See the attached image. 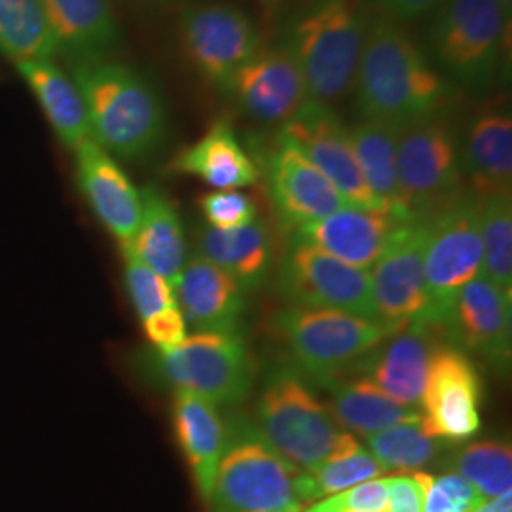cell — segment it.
<instances>
[{"label":"cell","mask_w":512,"mask_h":512,"mask_svg":"<svg viewBox=\"0 0 512 512\" xmlns=\"http://www.w3.org/2000/svg\"><path fill=\"white\" fill-rule=\"evenodd\" d=\"M353 88L365 120L397 128L439 114L450 95V84L431 65L420 44L399 21L385 14H378L368 25Z\"/></svg>","instance_id":"6da1fadb"},{"label":"cell","mask_w":512,"mask_h":512,"mask_svg":"<svg viewBox=\"0 0 512 512\" xmlns=\"http://www.w3.org/2000/svg\"><path fill=\"white\" fill-rule=\"evenodd\" d=\"M73 82L82 95L93 143L122 160H139L164 141V101L143 74L105 57L76 59Z\"/></svg>","instance_id":"7a4b0ae2"},{"label":"cell","mask_w":512,"mask_h":512,"mask_svg":"<svg viewBox=\"0 0 512 512\" xmlns=\"http://www.w3.org/2000/svg\"><path fill=\"white\" fill-rule=\"evenodd\" d=\"M368 31L365 0H313L285 42L304 76L311 101L346 97L357 78Z\"/></svg>","instance_id":"3957f363"},{"label":"cell","mask_w":512,"mask_h":512,"mask_svg":"<svg viewBox=\"0 0 512 512\" xmlns=\"http://www.w3.org/2000/svg\"><path fill=\"white\" fill-rule=\"evenodd\" d=\"M256 433L277 456L296 469L311 473L330 458L359 442L342 433L308 385L291 370H277L258 401Z\"/></svg>","instance_id":"277c9868"},{"label":"cell","mask_w":512,"mask_h":512,"mask_svg":"<svg viewBox=\"0 0 512 512\" xmlns=\"http://www.w3.org/2000/svg\"><path fill=\"white\" fill-rule=\"evenodd\" d=\"M427 50L444 73L482 92L511 50V19L497 0H446L429 25Z\"/></svg>","instance_id":"5b68a950"},{"label":"cell","mask_w":512,"mask_h":512,"mask_svg":"<svg viewBox=\"0 0 512 512\" xmlns=\"http://www.w3.org/2000/svg\"><path fill=\"white\" fill-rule=\"evenodd\" d=\"M315 499L310 475L277 456L249 427L226 446L209 501L217 512H262L304 509Z\"/></svg>","instance_id":"8992f818"},{"label":"cell","mask_w":512,"mask_h":512,"mask_svg":"<svg viewBox=\"0 0 512 512\" xmlns=\"http://www.w3.org/2000/svg\"><path fill=\"white\" fill-rule=\"evenodd\" d=\"M275 327L296 365L327 384L353 370L372 349L403 327L323 308H287Z\"/></svg>","instance_id":"52a82bcc"},{"label":"cell","mask_w":512,"mask_h":512,"mask_svg":"<svg viewBox=\"0 0 512 512\" xmlns=\"http://www.w3.org/2000/svg\"><path fill=\"white\" fill-rule=\"evenodd\" d=\"M148 372L175 387L213 404H236L247 397L255 365L238 334L196 332L175 348L156 349L148 355Z\"/></svg>","instance_id":"ba28073f"},{"label":"cell","mask_w":512,"mask_h":512,"mask_svg":"<svg viewBox=\"0 0 512 512\" xmlns=\"http://www.w3.org/2000/svg\"><path fill=\"white\" fill-rule=\"evenodd\" d=\"M482 272L480 200L448 203L427 217L425 285L429 325L444 329L459 291Z\"/></svg>","instance_id":"9c48e42d"},{"label":"cell","mask_w":512,"mask_h":512,"mask_svg":"<svg viewBox=\"0 0 512 512\" xmlns=\"http://www.w3.org/2000/svg\"><path fill=\"white\" fill-rule=\"evenodd\" d=\"M277 289L296 308L344 311L380 321L370 272L346 264L298 236H293L281 260Z\"/></svg>","instance_id":"30bf717a"},{"label":"cell","mask_w":512,"mask_h":512,"mask_svg":"<svg viewBox=\"0 0 512 512\" xmlns=\"http://www.w3.org/2000/svg\"><path fill=\"white\" fill-rule=\"evenodd\" d=\"M397 167L404 205L412 215L448 205L461 183V150L444 114L406 124L399 131Z\"/></svg>","instance_id":"8fae6325"},{"label":"cell","mask_w":512,"mask_h":512,"mask_svg":"<svg viewBox=\"0 0 512 512\" xmlns=\"http://www.w3.org/2000/svg\"><path fill=\"white\" fill-rule=\"evenodd\" d=\"M184 52L203 78L226 93L239 69L262 48L253 21L232 4L192 2L181 14Z\"/></svg>","instance_id":"7c38bea8"},{"label":"cell","mask_w":512,"mask_h":512,"mask_svg":"<svg viewBox=\"0 0 512 512\" xmlns=\"http://www.w3.org/2000/svg\"><path fill=\"white\" fill-rule=\"evenodd\" d=\"M277 139L306 156L334 184L348 205L365 209L380 207L361 173L349 129L330 105L308 99L306 105L281 126Z\"/></svg>","instance_id":"4fadbf2b"},{"label":"cell","mask_w":512,"mask_h":512,"mask_svg":"<svg viewBox=\"0 0 512 512\" xmlns=\"http://www.w3.org/2000/svg\"><path fill=\"white\" fill-rule=\"evenodd\" d=\"M427 217L404 224L382 258L372 266V291L378 319L393 327L429 321L425 285Z\"/></svg>","instance_id":"5bb4252c"},{"label":"cell","mask_w":512,"mask_h":512,"mask_svg":"<svg viewBox=\"0 0 512 512\" xmlns=\"http://www.w3.org/2000/svg\"><path fill=\"white\" fill-rule=\"evenodd\" d=\"M480 378L459 349L435 351L421 395V425L442 442L471 439L480 429Z\"/></svg>","instance_id":"9a60e30c"},{"label":"cell","mask_w":512,"mask_h":512,"mask_svg":"<svg viewBox=\"0 0 512 512\" xmlns=\"http://www.w3.org/2000/svg\"><path fill=\"white\" fill-rule=\"evenodd\" d=\"M226 93L243 114L268 126L287 124L310 99L287 44L260 48L239 69Z\"/></svg>","instance_id":"2e32d148"},{"label":"cell","mask_w":512,"mask_h":512,"mask_svg":"<svg viewBox=\"0 0 512 512\" xmlns=\"http://www.w3.org/2000/svg\"><path fill=\"white\" fill-rule=\"evenodd\" d=\"M416 215H404L380 207L344 205L325 219L315 220L294 230V236L310 241L321 251L344 260L361 270H370Z\"/></svg>","instance_id":"e0dca14e"},{"label":"cell","mask_w":512,"mask_h":512,"mask_svg":"<svg viewBox=\"0 0 512 512\" xmlns=\"http://www.w3.org/2000/svg\"><path fill=\"white\" fill-rule=\"evenodd\" d=\"M264 173L275 213L287 228L296 230L348 205L306 156L279 139L264 156Z\"/></svg>","instance_id":"ac0fdd59"},{"label":"cell","mask_w":512,"mask_h":512,"mask_svg":"<svg viewBox=\"0 0 512 512\" xmlns=\"http://www.w3.org/2000/svg\"><path fill=\"white\" fill-rule=\"evenodd\" d=\"M442 330L463 348L507 368L511 363V293L478 275L459 291Z\"/></svg>","instance_id":"d6986e66"},{"label":"cell","mask_w":512,"mask_h":512,"mask_svg":"<svg viewBox=\"0 0 512 512\" xmlns=\"http://www.w3.org/2000/svg\"><path fill=\"white\" fill-rule=\"evenodd\" d=\"M429 323H410L372 349L355 366L363 378L404 406H418L429 374L431 359L439 349Z\"/></svg>","instance_id":"ffe728a7"},{"label":"cell","mask_w":512,"mask_h":512,"mask_svg":"<svg viewBox=\"0 0 512 512\" xmlns=\"http://www.w3.org/2000/svg\"><path fill=\"white\" fill-rule=\"evenodd\" d=\"M74 152L76 181L95 217L122 247L129 245L141 220V192L109 152L92 139L74 148Z\"/></svg>","instance_id":"44dd1931"},{"label":"cell","mask_w":512,"mask_h":512,"mask_svg":"<svg viewBox=\"0 0 512 512\" xmlns=\"http://www.w3.org/2000/svg\"><path fill=\"white\" fill-rule=\"evenodd\" d=\"M173 293L186 325L196 332L236 334L245 311V291L207 258L194 255L186 260Z\"/></svg>","instance_id":"7402d4cb"},{"label":"cell","mask_w":512,"mask_h":512,"mask_svg":"<svg viewBox=\"0 0 512 512\" xmlns=\"http://www.w3.org/2000/svg\"><path fill=\"white\" fill-rule=\"evenodd\" d=\"M173 423L196 488L209 501L220 459L228 446L226 425L217 404L190 391H175Z\"/></svg>","instance_id":"603a6c76"},{"label":"cell","mask_w":512,"mask_h":512,"mask_svg":"<svg viewBox=\"0 0 512 512\" xmlns=\"http://www.w3.org/2000/svg\"><path fill=\"white\" fill-rule=\"evenodd\" d=\"M461 165L469 173L476 198L511 194L512 118L505 110H484L471 120Z\"/></svg>","instance_id":"cb8c5ba5"},{"label":"cell","mask_w":512,"mask_h":512,"mask_svg":"<svg viewBox=\"0 0 512 512\" xmlns=\"http://www.w3.org/2000/svg\"><path fill=\"white\" fill-rule=\"evenodd\" d=\"M173 171L194 175L215 190L245 188L260 179L258 165L224 118L213 122L200 141L179 152Z\"/></svg>","instance_id":"d4e9b609"},{"label":"cell","mask_w":512,"mask_h":512,"mask_svg":"<svg viewBox=\"0 0 512 512\" xmlns=\"http://www.w3.org/2000/svg\"><path fill=\"white\" fill-rule=\"evenodd\" d=\"M198 255L232 275L243 291L258 287L272 268L274 243L264 220L219 230L203 226L198 232Z\"/></svg>","instance_id":"484cf974"},{"label":"cell","mask_w":512,"mask_h":512,"mask_svg":"<svg viewBox=\"0 0 512 512\" xmlns=\"http://www.w3.org/2000/svg\"><path fill=\"white\" fill-rule=\"evenodd\" d=\"M141 202V220L126 247L173 285L188 260L183 220L164 192L154 186L141 192Z\"/></svg>","instance_id":"4316f807"},{"label":"cell","mask_w":512,"mask_h":512,"mask_svg":"<svg viewBox=\"0 0 512 512\" xmlns=\"http://www.w3.org/2000/svg\"><path fill=\"white\" fill-rule=\"evenodd\" d=\"M59 50L76 59L105 57L120 29L110 0H40Z\"/></svg>","instance_id":"83f0119b"},{"label":"cell","mask_w":512,"mask_h":512,"mask_svg":"<svg viewBox=\"0 0 512 512\" xmlns=\"http://www.w3.org/2000/svg\"><path fill=\"white\" fill-rule=\"evenodd\" d=\"M16 67L37 95L50 126L65 147L74 150L92 139L86 107L73 78L63 73L52 59L18 61Z\"/></svg>","instance_id":"f1b7e54d"},{"label":"cell","mask_w":512,"mask_h":512,"mask_svg":"<svg viewBox=\"0 0 512 512\" xmlns=\"http://www.w3.org/2000/svg\"><path fill=\"white\" fill-rule=\"evenodd\" d=\"M325 385L330 389V416L340 427L361 437L406 421L421 420L416 406L393 401L366 378H336Z\"/></svg>","instance_id":"f546056e"},{"label":"cell","mask_w":512,"mask_h":512,"mask_svg":"<svg viewBox=\"0 0 512 512\" xmlns=\"http://www.w3.org/2000/svg\"><path fill=\"white\" fill-rule=\"evenodd\" d=\"M401 128L385 122L363 120L349 129V139L366 184L382 209L412 215L404 205L399 167L397 141ZM418 217V215H416Z\"/></svg>","instance_id":"4dcf8cb0"},{"label":"cell","mask_w":512,"mask_h":512,"mask_svg":"<svg viewBox=\"0 0 512 512\" xmlns=\"http://www.w3.org/2000/svg\"><path fill=\"white\" fill-rule=\"evenodd\" d=\"M59 44L40 0H0V54L18 61L52 59Z\"/></svg>","instance_id":"1f68e13d"},{"label":"cell","mask_w":512,"mask_h":512,"mask_svg":"<svg viewBox=\"0 0 512 512\" xmlns=\"http://www.w3.org/2000/svg\"><path fill=\"white\" fill-rule=\"evenodd\" d=\"M368 452L385 473H414L439 458L442 440L431 437L420 421H406L365 437Z\"/></svg>","instance_id":"d6a6232c"},{"label":"cell","mask_w":512,"mask_h":512,"mask_svg":"<svg viewBox=\"0 0 512 512\" xmlns=\"http://www.w3.org/2000/svg\"><path fill=\"white\" fill-rule=\"evenodd\" d=\"M482 272L499 289L512 287V200L511 194H494L480 200Z\"/></svg>","instance_id":"836d02e7"},{"label":"cell","mask_w":512,"mask_h":512,"mask_svg":"<svg viewBox=\"0 0 512 512\" xmlns=\"http://www.w3.org/2000/svg\"><path fill=\"white\" fill-rule=\"evenodd\" d=\"M450 465L484 499L511 492L512 454L511 446L505 442L484 440L469 444L459 450Z\"/></svg>","instance_id":"e575fe53"},{"label":"cell","mask_w":512,"mask_h":512,"mask_svg":"<svg viewBox=\"0 0 512 512\" xmlns=\"http://www.w3.org/2000/svg\"><path fill=\"white\" fill-rule=\"evenodd\" d=\"M385 469L376 458L357 444L348 452H342L317 469L308 473L313 482V490L317 499L323 495L340 494L349 488H355L368 480H376L384 475Z\"/></svg>","instance_id":"d590c367"},{"label":"cell","mask_w":512,"mask_h":512,"mask_svg":"<svg viewBox=\"0 0 512 512\" xmlns=\"http://www.w3.org/2000/svg\"><path fill=\"white\" fill-rule=\"evenodd\" d=\"M122 251H124V272H126L129 300L137 311L139 319L145 323L156 313L177 306L173 285L162 275L156 274L129 247L124 245Z\"/></svg>","instance_id":"8d00e7d4"},{"label":"cell","mask_w":512,"mask_h":512,"mask_svg":"<svg viewBox=\"0 0 512 512\" xmlns=\"http://www.w3.org/2000/svg\"><path fill=\"white\" fill-rule=\"evenodd\" d=\"M209 226L219 230H234L258 219L255 200L238 190H215L200 200Z\"/></svg>","instance_id":"74e56055"},{"label":"cell","mask_w":512,"mask_h":512,"mask_svg":"<svg viewBox=\"0 0 512 512\" xmlns=\"http://www.w3.org/2000/svg\"><path fill=\"white\" fill-rule=\"evenodd\" d=\"M306 512H389L387 478L368 480L311 505Z\"/></svg>","instance_id":"f35d334b"},{"label":"cell","mask_w":512,"mask_h":512,"mask_svg":"<svg viewBox=\"0 0 512 512\" xmlns=\"http://www.w3.org/2000/svg\"><path fill=\"white\" fill-rule=\"evenodd\" d=\"M148 340L156 349H169L179 346L186 338V321L179 306L167 308V310L156 313L148 321L143 323Z\"/></svg>","instance_id":"ab89813d"},{"label":"cell","mask_w":512,"mask_h":512,"mask_svg":"<svg viewBox=\"0 0 512 512\" xmlns=\"http://www.w3.org/2000/svg\"><path fill=\"white\" fill-rule=\"evenodd\" d=\"M387 497L389 512H423V488L416 473L410 476H389Z\"/></svg>","instance_id":"60d3db41"},{"label":"cell","mask_w":512,"mask_h":512,"mask_svg":"<svg viewBox=\"0 0 512 512\" xmlns=\"http://www.w3.org/2000/svg\"><path fill=\"white\" fill-rule=\"evenodd\" d=\"M446 0H378L382 14L395 21H410L439 10Z\"/></svg>","instance_id":"b9f144b4"},{"label":"cell","mask_w":512,"mask_h":512,"mask_svg":"<svg viewBox=\"0 0 512 512\" xmlns=\"http://www.w3.org/2000/svg\"><path fill=\"white\" fill-rule=\"evenodd\" d=\"M471 512H512V494L511 492H507V494L484 499V501Z\"/></svg>","instance_id":"7bdbcfd3"},{"label":"cell","mask_w":512,"mask_h":512,"mask_svg":"<svg viewBox=\"0 0 512 512\" xmlns=\"http://www.w3.org/2000/svg\"><path fill=\"white\" fill-rule=\"evenodd\" d=\"M497 4L503 10L505 18L512 19V0H497Z\"/></svg>","instance_id":"ee69618b"},{"label":"cell","mask_w":512,"mask_h":512,"mask_svg":"<svg viewBox=\"0 0 512 512\" xmlns=\"http://www.w3.org/2000/svg\"><path fill=\"white\" fill-rule=\"evenodd\" d=\"M262 512H304V509H283V511H262Z\"/></svg>","instance_id":"f6af8a7d"}]
</instances>
